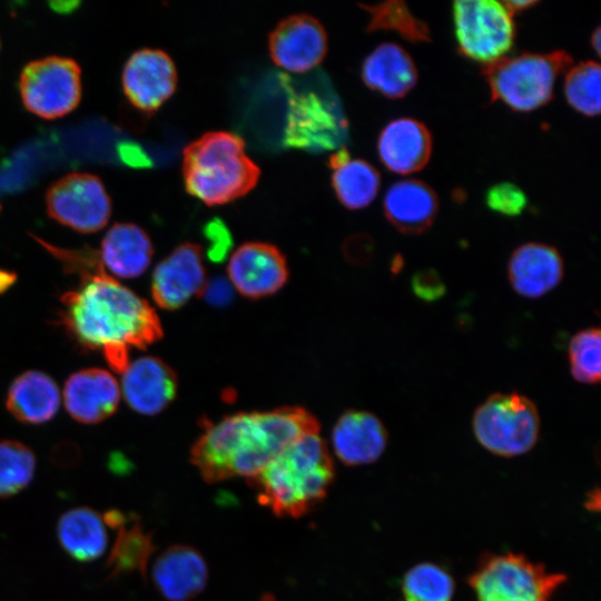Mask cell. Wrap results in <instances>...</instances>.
Returning <instances> with one entry per match:
<instances>
[{
    "label": "cell",
    "instance_id": "obj_17",
    "mask_svg": "<svg viewBox=\"0 0 601 601\" xmlns=\"http://www.w3.org/2000/svg\"><path fill=\"white\" fill-rule=\"evenodd\" d=\"M116 378L102 368H83L65 383L63 402L69 415L82 424H97L111 416L120 401Z\"/></svg>",
    "mask_w": 601,
    "mask_h": 601
},
{
    "label": "cell",
    "instance_id": "obj_41",
    "mask_svg": "<svg viewBox=\"0 0 601 601\" xmlns=\"http://www.w3.org/2000/svg\"><path fill=\"white\" fill-rule=\"evenodd\" d=\"M538 2L534 0H511V1H504L503 4L509 10V12L513 16L514 13H519L521 11H524L532 6L536 4Z\"/></svg>",
    "mask_w": 601,
    "mask_h": 601
},
{
    "label": "cell",
    "instance_id": "obj_30",
    "mask_svg": "<svg viewBox=\"0 0 601 601\" xmlns=\"http://www.w3.org/2000/svg\"><path fill=\"white\" fill-rule=\"evenodd\" d=\"M401 590L404 601H452L455 581L446 569L425 561L405 572Z\"/></svg>",
    "mask_w": 601,
    "mask_h": 601
},
{
    "label": "cell",
    "instance_id": "obj_39",
    "mask_svg": "<svg viewBox=\"0 0 601 601\" xmlns=\"http://www.w3.org/2000/svg\"><path fill=\"white\" fill-rule=\"evenodd\" d=\"M119 155L127 165L130 166H146L147 157L139 150L138 146L126 144L119 148Z\"/></svg>",
    "mask_w": 601,
    "mask_h": 601
},
{
    "label": "cell",
    "instance_id": "obj_7",
    "mask_svg": "<svg viewBox=\"0 0 601 601\" xmlns=\"http://www.w3.org/2000/svg\"><path fill=\"white\" fill-rule=\"evenodd\" d=\"M472 430L479 444L501 457H514L531 451L540 435V415L535 404L518 392L494 393L477 406Z\"/></svg>",
    "mask_w": 601,
    "mask_h": 601
},
{
    "label": "cell",
    "instance_id": "obj_22",
    "mask_svg": "<svg viewBox=\"0 0 601 601\" xmlns=\"http://www.w3.org/2000/svg\"><path fill=\"white\" fill-rule=\"evenodd\" d=\"M386 219L401 233L417 235L433 224L439 211L436 193L418 179H403L387 189L383 199Z\"/></svg>",
    "mask_w": 601,
    "mask_h": 601
},
{
    "label": "cell",
    "instance_id": "obj_3",
    "mask_svg": "<svg viewBox=\"0 0 601 601\" xmlns=\"http://www.w3.org/2000/svg\"><path fill=\"white\" fill-rule=\"evenodd\" d=\"M334 479V465L318 431L286 445L249 479L259 502L278 516L298 518L322 501Z\"/></svg>",
    "mask_w": 601,
    "mask_h": 601
},
{
    "label": "cell",
    "instance_id": "obj_11",
    "mask_svg": "<svg viewBox=\"0 0 601 601\" xmlns=\"http://www.w3.org/2000/svg\"><path fill=\"white\" fill-rule=\"evenodd\" d=\"M347 136V121L334 99L313 92L293 96L286 128V142L309 149L337 148Z\"/></svg>",
    "mask_w": 601,
    "mask_h": 601
},
{
    "label": "cell",
    "instance_id": "obj_42",
    "mask_svg": "<svg viewBox=\"0 0 601 601\" xmlns=\"http://www.w3.org/2000/svg\"><path fill=\"white\" fill-rule=\"evenodd\" d=\"M17 274L11 270L0 268V294L8 290L16 282Z\"/></svg>",
    "mask_w": 601,
    "mask_h": 601
},
{
    "label": "cell",
    "instance_id": "obj_20",
    "mask_svg": "<svg viewBox=\"0 0 601 601\" xmlns=\"http://www.w3.org/2000/svg\"><path fill=\"white\" fill-rule=\"evenodd\" d=\"M564 273L559 250L543 243H525L511 254L508 278L513 290L526 298H539L555 288Z\"/></svg>",
    "mask_w": 601,
    "mask_h": 601
},
{
    "label": "cell",
    "instance_id": "obj_23",
    "mask_svg": "<svg viewBox=\"0 0 601 601\" xmlns=\"http://www.w3.org/2000/svg\"><path fill=\"white\" fill-rule=\"evenodd\" d=\"M363 82L390 99L405 97L416 85L417 68L401 46L385 42L377 46L363 61Z\"/></svg>",
    "mask_w": 601,
    "mask_h": 601
},
{
    "label": "cell",
    "instance_id": "obj_2",
    "mask_svg": "<svg viewBox=\"0 0 601 601\" xmlns=\"http://www.w3.org/2000/svg\"><path fill=\"white\" fill-rule=\"evenodd\" d=\"M318 431L302 407L239 412L208 422L191 447V462L207 482L257 475L286 445Z\"/></svg>",
    "mask_w": 601,
    "mask_h": 601
},
{
    "label": "cell",
    "instance_id": "obj_37",
    "mask_svg": "<svg viewBox=\"0 0 601 601\" xmlns=\"http://www.w3.org/2000/svg\"><path fill=\"white\" fill-rule=\"evenodd\" d=\"M206 300L216 306L226 305L233 297V286L226 278H214L206 280L201 293Z\"/></svg>",
    "mask_w": 601,
    "mask_h": 601
},
{
    "label": "cell",
    "instance_id": "obj_6",
    "mask_svg": "<svg viewBox=\"0 0 601 601\" xmlns=\"http://www.w3.org/2000/svg\"><path fill=\"white\" fill-rule=\"evenodd\" d=\"M566 575L521 553L485 555L469 578L476 601H551Z\"/></svg>",
    "mask_w": 601,
    "mask_h": 601
},
{
    "label": "cell",
    "instance_id": "obj_24",
    "mask_svg": "<svg viewBox=\"0 0 601 601\" xmlns=\"http://www.w3.org/2000/svg\"><path fill=\"white\" fill-rule=\"evenodd\" d=\"M104 267L115 276L135 278L149 267L154 247L148 234L132 223H117L106 233L99 253Z\"/></svg>",
    "mask_w": 601,
    "mask_h": 601
},
{
    "label": "cell",
    "instance_id": "obj_35",
    "mask_svg": "<svg viewBox=\"0 0 601 601\" xmlns=\"http://www.w3.org/2000/svg\"><path fill=\"white\" fill-rule=\"evenodd\" d=\"M414 294L425 302H434L445 294V285L434 269L417 272L412 278Z\"/></svg>",
    "mask_w": 601,
    "mask_h": 601
},
{
    "label": "cell",
    "instance_id": "obj_27",
    "mask_svg": "<svg viewBox=\"0 0 601 601\" xmlns=\"http://www.w3.org/2000/svg\"><path fill=\"white\" fill-rule=\"evenodd\" d=\"M104 516L108 526L117 531L107 562L110 575L134 571L144 574L155 550L151 534L147 533L138 522L131 523L130 519L120 511L110 510Z\"/></svg>",
    "mask_w": 601,
    "mask_h": 601
},
{
    "label": "cell",
    "instance_id": "obj_14",
    "mask_svg": "<svg viewBox=\"0 0 601 601\" xmlns=\"http://www.w3.org/2000/svg\"><path fill=\"white\" fill-rule=\"evenodd\" d=\"M327 49L324 26L308 13L286 17L268 36L272 60L287 71L305 72L315 68L325 58Z\"/></svg>",
    "mask_w": 601,
    "mask_h": 601
},
{
    "label": "cell",
    "instance_id": "obj_36",
    "mask_svg": "<svg viewBox=\"0 0 601 601\" xmlns=\"http://www.w3.org/2000/svg\"><path fill=\"white\" fill-rule=\"evenodd\" d=\"M205 235L208 242V258L215 263L224 260L231 246V238L226 226L219 221H211L208 224Z\"/></svg>",
    "mask_w": 601,
    "mask_h": 601
},
{
    "label": "cell",
    "instance_id": "obj_38",
    "mask_svg": "<svg viewBox=\"0 0 601 601\" xmlns=\"http://www.w3.org/2000/svg\"><path fill=\"white\" fill-rule=\"evenodd\" d=\"M374 247L367 235H356L345 245V256L352 263L364 264L372 258Z\"/></svg>",
    "mask_w": 601,
    "mask_h": 601
},
{
    "label": "cell",
    "instance_id": "obj_9",
    "mask_svg": "<svg viewBox=\"0 0 601 601\" xmlns=\"http://www.w3.org/2000/svg\"><path fill=\"white\" fill-rule=\"evenodd\" d=\"M23 106L43 119L61 118L81 100V69L68 57L49 56L27 63L19 78Z\"/></svg>",
    "mask_w": 601,
    "mask_h": 601
},
{
    "label": "cell",
    "instance_id": "obj_10",
    "mask_svg": "<svg viewBox=\"0 0 601 601\" xmlns=\"http://www.w3.org/2000/svg\"><path fill=\"white\" fill-rule=\"evenodd\" d=\"M46 208L50 218L82 234L102 229L112 209L102 181L89 173H70L52 183Z\"/></svg>",
    "mask_w": 601,
    "mask_h": 601
},
{
    "label": "cell",
    "instance_id": "obj_33",
    "mask_svg": "<svg viewBox=\"0 0 601 601\" xmlns=\"http://www.w3.org/2000/svg\"><path fill=\"white\" fill-rule=\"evenodd\" d=\"M570 372L583 384H598L601 378V334L599 327L578 332L568 346Z\"/></svg>",
    "mask_w": 601,
    "mask_h": 601
},
{
    "label": "cell",
    "instance_id": "obj_32",
    "mask_svg": "<svg viewBox=\"0 0 601 601\" xmlns=\"http://www.w3.org/2000/svg\"><path fill=\"white\" fill-rule=\"evenodd\" d=\"M35 471L36 456L29 446L16 440L0 441V497L24 490Z\"/></svg>",
    "mask_w": 601,
    "mask_h": 601
},
{
    "label": "cell",
    "instance_id": "obj_16",
    "mask_svg": "<svg viewBox=\"0 0 601 601\" xmlns=\"http://www.w3.org/2000/svg\"><path fill=\"white\" fill-rule=\"evenodd\" d=\"M121 388L127 405L142 415H156L175 400L178 381L174 370L161 358L142 356L129 362L121 373Z\"/></svg>",
    "mask_w": 601,
    "mask_h": 601
},
{
    "label": "cell",
    "instance_id": "obj_43",
    "mask_svg": "<svg viewBox=\"0 0 601 601\" xmlns=\"http://www.w3.org/2000/svg\"><path fill=\"white\" fill-rule=\"evenodd\" d=\"M591 45H592V48L594 49V51L597 52V55H600V49H601V32H600V28H597V29L594 30V32L592 33Z\"/></svg>",
    "mask_w": 601,
    "mask_h": 601
},
{
    "label": "cell",
    "instance_id": "obj_31",
    "mask_svg": "<svg viewBox=\"0 0 601 601\" xmlns=\"http://www.w3.org/2000/svg\"><path fill=\"white\" fill-rule=\"evenodd\" d=\"M601 68L598 62L582 61L568 69L564 95L579 114L594 117L600 114Z\"/></svg>",
    "mask_w": 601,
    "mask_h": 601
},
{
    "label": "cell",
    "instance_id": "obj_15",
    "mask_svg": "<svg viewBox=\"0 0 601 601\" xmlns=\"http://www.w3.org/2000/svg\"><path fill=\"white\" fill-rule=\"evenodd\" d=\"M205 283L201 248L184 243L158 263L151 276L150 290L159 307L175 311L200 294Z\"/></svg>",
    "mask_w": 601,
    "mask_h": 601
},
{
    "label": "cell",
    "instance_id": "obj_1",
    "mask_svg": "<svg viewBox=\"0 0 601 601\" xmlns=\"http://www.w3.org/2000/svg\"><path fill=\"white\" fill-rule=\"evenodd\" d=\"M59 324L86 351H100L122 373L131 348H145L162 336L154 307L108 274L104 265L80 275L76 288L60 297Z\"/></svg>",
    "mask_w": 601,
    "mask_h": 601
},
{
    "label": "cell",
    "instance_id": "obj_40",
    "mask_svg": "<svg viewBox=\"0 0 601 601\" xmlns=\"http://www.w3.org/2000/svg\"><path fill=\"white\" fill-rule=\"evenodd\" d=\"M349 159H351V155L348 150L342 147L329 156L328 165L334 170L341 167L342 165H344L345 162H347Z\"/></svg>",
    "mask_w": 601,
    "mask_h": 601
},
{
    "label": "cell",
    "instance_id": "obj_8",
    "mask_svg": "<svg viewBox=\"0 0 601 601\" xmlns=\"http://www.w3.org/2000/svg\"><path fill=\"white\" fill-rule=\"evenodd\" d=\"M457 50L484 66L505 57L515 39L513 16L495 0H459L453 3Z\"/></svg>",
    "mask_w": 601,
    "mask_h": 601
},
{
    "label": "cell",
    "instance_id": "obj_5",
    "mask_svg": "<svg viewBox=\"0 0 601 601\" xmlns=\"http://www.w3.org/2000/svg\"><path fill=\"white\" fill-rule=\"evenodd\" d=\"M571 66L572 58L563 50L525 52L484 66L483 75L491 101H501L518 112H529L552 99L558 77Z\"/></svg>",
    "mask_w": 601,
    "mask_h": 601
},
{
    "label": "cell",
    "instance_id": "obj_18",
    "mask_svg": "<svg viewBox=\"0 0 601 601\" xmlns=\"http://www.w3.org/2000/svg\"><path fill=\"white\" fill-rule=\"evenodd\" d=\"M387 442L385 425L367 411L344 412L332 431L334 453L341 462L349 466L376 462L383 455Z\"/></svg>",
    "mask_w": 601,
    "mask_h": 601
},
{
    "label": "cell",
    "instance_id": "obj_26",
    "mask_svg": "<svg viewBox=\"0 0 601 601\" xmlns=\"http://www.w3.org/2000/svg\"><path fill=\"white\" fill-rule=\"evenodd\" d=\"M108 524L93 509L81 506L65 512L57 525L62 549L76 561L99 559L108 545Z\"/></svg>",
    "mask_w": 601,
    "mask_h": 601
},
{
    "label": "cell",
    "instance_id": "obj_45",
    "mask_svg": "<svg viewBox=\"0 0 601 601\" xmlns=\"http://www.w3.org/2000/svg\"><path fill=\"white\" fill-rule=\"evenodd\" d=\"M0 47H1V42H0Z\"/></svg>",
    "mask_w": 601,
    "mask_h": 601
},
{
    "label": "cell",
    "instance_id": "obj_25",
    "mask_svg": "<svg viewBox=\"0 0 601 601\" xmlns=\"http://www.w3.org/2000/svg\"><path fill=\"white\" fill-rule=\"evenodd\" d=\"M60 391L55 380L40 371L30 370L17 376L8 388L6 406L24 424H43L58 412Z\"/></svg>",
    "mask_w": 601,
    "mask_h": 601
},
{
    "label": "cell",
    "instance_id": "obj_44",
    "mask_svg": "<svg viewBox=\"0 0 601 601\" xmlns=\"http://www.w3.org/2000/svg\"><path fill=\"white\" fill-rule=\"evenodd\" d=\"M0 211H1V204H0Z\"/></svg>",
    "mask_w": 601,
    "mask_h": 601
},
{
    "label": "cell",
    "instance_id": "obj_13",
    "mask_svg": "<svg viewBox=\"0 0 601 601\" xmlns=\"http://www.w3.org/2000/svg\"><path fill=\"white\" fill-rule=\"evenodd\" d=\"M177 81L174 60L164 50L152 48L135 51L121 73L126 98L144 112L158 110L174 95Z\"/></svg>",
    "mask_w": 601,
    "mask_h": 601
},
{
    "label": "cell",
    "instance_id": "obj_34",
    "mask_svg": "<svg viewBox=\"0 0 601 601\" xmlns=\"http://www.w3.org/2000/svg\"><path fill=\"white\" fill-rule=\"evenodd\" d=\"M485 204L497 214L514 217L522 214L528 205V198L515 184L502 181L486 190Z\"/></svg>",
    "mask_w": 601,
    "mask_h": 601
},
{
    "label": "cell",
    "instance_id": "obj_28",
    "mask_svg": "<svg viewBox=\"0 0 601 601\" xmlns=\"http://www.w3.org/2000/svg\"><path fill=\"white\" fill-rule=\"evenodd\" d=\"M332 186L339 203L348 209H362L376 197L381 176L377 169L363 159H349L333 170Z\"/></svg>",
    "mask_w": 601,
    "mask_h": 601
},
{
    "label": "cell",
    "instance_id": "obj_4",
    "mask_svg": "<svg viewBox=\"0 0 601 601\" xmlns=\"http://www.w3.org/2000/svg\"><path fill=\"white\" fill-rule=\"evenodd\" d=\"M186 191L207 206L231 203L253 190L259 167L247 155L245 141L230 131H208L183 151Z\"/></svg>",
    "mask_w": 601,
    "mask_h": 601
},
{
    "label": "cell",
    "instance_id": "obj_19",
    "mask_svg": "<svg viewBox=\"0 0 601 601\" xmlns=\"http://www.w3.org/2000/svg\"><path fill=\"white\" fill-rule=\"evenodd\" d=\"M432 136L420 120L401 117L390 121L380 132L377 154L386 169L410 175L424 168L432 155Z\"/></svg>",
    "mask_w": 601,
    "mask_h": 601
},
{
    "label": "cell",
    "instance_id": "obj_29",
    "mask_svg": "<svg viewBox=\"0 0 601 601\" xmlns=\"http://www.w3.org/2000/svg\"><path fill=\"white\" fill-rule=\"evenodd\" d=\"M367 12V31H394L403 39L420 43L430 42L431 32L425 22L416 18L400 0H390L377 4H359Z\"/></svg>",
    "mask_w": 601,
    "mask_h": 601
},
{
    "label": "cell",
    "instance_id": "obj_21",
    "mask_svg": "<svg viewBox=\"0 0 601 601\" xmlns=\"http://www.w3.org/2000/svg\"><path fill=\"white\" fill-rule=\"evenodd\" d=\"M152 581L168 601H188L199 594L208 579L201 554L187 545H173L156 559Z\"/></svg>",
    "mask_w": 601,
    "mask_h": 601
},
{
    "label": "cell",
    "instance_id": "obj_12",
    "mask_svg": "<svg viewBox=\"0 0 601 601\" xmlns=\"http://www.w3.org/2000/svg\"><path fill=\"white\" fill-rule=\"evenodd\" d=\"M287 278L286 258L273 244L244 243L229 255L227 279L244 297L258 299L274 295Z\"/></svg>",
    "mask_w": 601,
    "mask_h": 601
}]
</instances>
